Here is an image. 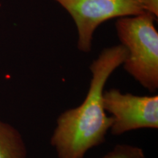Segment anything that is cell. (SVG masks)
Here are the masks:
<instances>
[{
	"label": "cell",
	"mask_w": 158,
	"mask_h": 158,
	"mask_svg": "<svg viewBox=\"0 0 158 158\" xmlns=\"http://www.w3.org/2000/svg\"><path fill=\"white\" fill-rule=\"evenodd\" d=\"M145 10L158 18V0H143Z\"/></svg>",
	"instance_id": "cell-7"
},
{
	"label": "cell",
	"mask_w": 158,
	"mask_h": 158,
	"mask_svg": "<svg viewBox=\"0 0 158 158\" xmlns=\"http://www.w3.org/2000/svg\"><path fill=\"white\" fill-rule=\"evenodd\" d=\"M103 105L111 117V135L140 129H158V95H136L112 88L103 92Z\"/></svg>",
	"instance_id": "cell-4"
},
{
	"label": "cell",
	"mask_w": 158,
	"mask_h": 158,
	"mask_svg": "<svg viewBox=\"0 0 158 158\" xmlns=\"http://www.w3.org/2000/svg\"><path fill=\"white\" fill-rule=\"evenodd\" d=\"M27 148L21 134L0 119V158H27Z\"/></svg>",
	"instance_id": "cell-5"
},
{
	"label": "cell",
	"mask_w": 158,
	"mask_h": 158,
	"mask_svg": "<svg viewBox=\"0 0 158 158\" xmlns=\"http://www.w3.org/2000/svg\"><path fill=\"white\" fill-rule=\"evenodd\" d=\"M127 56V49L116 45L105 48L91 63L92 76L86 98L56 119L50 143L58 158H84L90 149L106 141L112 119L104 108L105 86Z\"/></svg>",
	"instance_id": "cell-1"
},
{
	"label": "cell",
	"mask_w": 158,
	"mask_h": 158,
	"mask_svg": "<svg viewBox=\"0 0 158 158\" xmlns=\"http://www.w3.org/2000/svg\"><path fill=\"white\" fill-rule=\"evenodd\" d=\"M155 15L145 12L118 18L115 27L121 44L127 49L124 70L138 84L154 93L158 89V32Z\"/></svg>",
	"instance_id": "cell-2"
},
{
	"label": "cell",
	"mask_w": 158,
	"mask_h": 158,
	"mask_svg": "<svg viewBox=\"0 0 158 158\" xmlns=\"http://www.w3.org/2000/svg\"><path fill=\"white\" fill-rule=\"evenodd\" d=\"M102 158H146L144 150L137 146L127 143L116 144Z\"/></svg>",
	"instance_id": "cell-6"
},
{
	"label": "cell",
	"mask_w": 158,
	"mask_h": 158,
	"mask_svg": "<svg viewBox=\"0 0 158 158\" xmlns=\"http://www.w3.org/2000/svg\"><path fill=\"white\" fill-rule=\"evenodd\" d=\"M73 20L78 33L77 48L88 54L94 33L108 20L138 15L146 12L143 0H54Z\"/></svg>",
	"instance_id": "cell-3"
}]
</instances>
